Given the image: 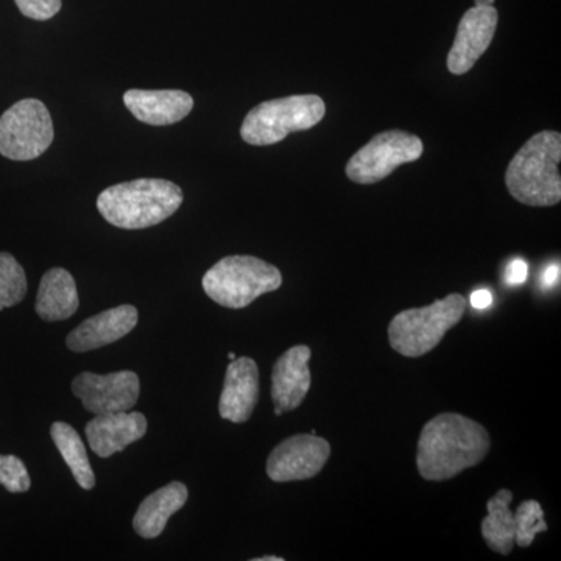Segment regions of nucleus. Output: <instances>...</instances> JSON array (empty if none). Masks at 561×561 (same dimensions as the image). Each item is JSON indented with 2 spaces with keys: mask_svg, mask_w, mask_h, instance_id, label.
Returning <instances> with one entry per match:
<instances>
[{
  "mask_svg": "<svg viewBox=\"0 0 561 561\" xmlns=\"http://www.w3.org/2000/svg\"><path fill=\"white\" fill-rule=\"evenodd\" d=\"M490 446L489 432L478 421L459 413H442L421 431L416 468L426 481H448L481 463Z\"/></svg>",
  "mask_w": 561,
  "mask_h": 561,
  "instance_id": "f257e3e1",
  "label": "nucleus"
},
{
  "mask_svg": "<svg viewBox=\"0 0 561 561\" xmlns=\"http://www.w3.org/2000/svg\"><path fill=\"white\" fill-rule=\"evenodd\" d=\"M183 191L168 180L140 179L116 184L98 198L103 219L122 230H144L179 210Z\"/></svg>",
  "mask_w": 561,
  "mask_h": 561,
  "instance_id": "f03ea898",
  "label": "nucleus"
},
{
  "mask_svg": "<svg viewBox=\"0 0 561 561\" xmlns=\"http://www.w3.org/2000/svg\"><path fill=\"white\" fill-rule=\"evenodd\" d=\"M561 135L541 131L513 157L505 172V184L516 202L535 208L556 206L561 201Z\"/></svg>",
  "mask_w": 561,
  "mask_h": 561,
  "instance_id": "7ed1b4c3",
  "label": "nucleus"
},
{
  "mask_svg": "<svg viewBox=\"0 0 561 561\" xmlns=\"http://www.w3.org/2000/svg\"><path fill=\"white\" fill-rule=\"evenodd\" d=\"M203 290L210 300L228 309H243L283 286L275 265L254 256H227L205 273Z\"/></svg>",
  "mask_w": 561,
  "mask_h": 561,
  "instance_id": "20e7f679",
  "label": "nucleus"
},
{
  "mask_svg": "<svg viewBox=\"0 0 561 561\" xmlns=\"http://www.w3.org/2000/svg\"><path fill=\"white\" fill-rule=\"evenodd\" d=\"M467 306L463 295L449 294L424 308L398 313L389 327L391 348L412 359L431 353L445 339L446 332L460 323Z\"/></svg>",
  "mask_w": 561,
  "mask_h": 561,
  "instance_id": "39448f33",
  "label": "nucleus"
},
{
  "mask_svg": "<svg viewBox=\"0 0 561 561\" xmlns=\"http://www.w3.org/2000/svg\"><path fill=\"white\" fill-rule=\"evenodd\" d=\"M327 114V103L316 94L290 95L262 102L247 114L242 139L250 146H272L290 133L311 130Z\"/></svg>",
  "mask_w": 561,
  "mask_h": 561,
  "instance_id": "423d86ee",
  "label": "nucleus"
},
{
  "mask_svg": "<svg viewBox=\"0 0 561 561\" xmlns=\"http://www.w3.org/2000/svg\"><path fill=\"white\" fill-rule=\"evenodd\" d=\"M49 110L36 99L14 103L0 116V154L13 161L41 157L54 142Z\"/></svg>",
  "mask_w": 561,
  "mask_h": 561,
  "instance_id": "0eeeda50",
  "label": "nucleus"
},
{
  "mask_svg": "<svg viewBox=\"0 0 561 561\" xmlns=\"http://www.w3.org/2000/svg\"><path fill=\"white\" fill-rule=\"evenodd\" d=\"M421 154L423 142L419 136L402 130L382 131L351 157L346 176L357 184L379 183L400 165L419 161Z\"/></svg>",
  "mask_w": 561,
  "mask_h": 561,
  "instance_id": "6e6552de",
  "label": "nucleus"
},
{
  "mask_svg": "<svg viewBox=\"0 0 561 561\" xmlns=\"http://www.w3.org/2000/svg\"><path fill=\"white\" fill-rule=\"evenodd\" d=\"M72 391L84 409L94 415L128 412L139 400V376L135 371H117L110 375L84 371L73 379Z\"/></svg>",
  "mask_w": 561,
  "mask_h": 561,
  "instance_id": "1a4fd4ad",
  "label": "nucleus"
},
{
  "mask_svg": "<svg viewBox=\"0 0 561 561\" xmlns=\"http://www.w3.org/2000/svg\"><path fill=\"white\" fill-rule=\"evenodd\" d=\"M331 456V445L316 434L287 438L273 449L267 460V476L273 482L306 481L323 470Z\"/></svg>",
  "mask_w": 561,
  "mask_h": 561,
  "instance_id": "9d476101",
  "label": "nucleus"
},
{
  "mask_svg": "<svg viewBox=\"0 0 561 561\" xmlns=\"http://www.w3.org/2000/svg\"><path fill=\"white\" fill-rule=\"evenodd\" d=\"M497 10L494 7H472L461 16L453 49L448 54L449 72L463 76L474 68L479 58L489 49L497 27Z\"/></svg>",
  "mask_w": 561,
  "mask_h": 561,
  "instance_id": "9b49d317",
  "label": "nucleus"
},
{
  "mask_svg": "<svg viewBox=\"0 0 561 561\" xmlns=\"http://www.w3.org/2000/svg\"><path fill=\"white\" fill-rule=\"evenodd\" d=\"M311 348L306 345L287 350L273 365L272 400L275 408L291 412L300 408L311 389Z\"/></svg>",
  "mask_w": 561,
  "mask_h": 561,
  "instance_id": "f8f14e48",
  "label": "nucleus"
},
{
  "mask_svg": "<svg viewBox=\"0 0 561 561\" xmlns=\"http://www.w3.org/2000/svg\"><path fill=\"white\" fill-rule=\"evenodd\" d=\"M260 400V368L250 357L231 360L219 401L221 419L245 423Z\"/></svg>",
  "mask_w": 561,
  "mask_h": 561,
  "instance_id": "ddd939ff",
  "label": "nucleus"
},
{
  "mask_svg": "<svg viewBox=\"0 0 561 561\" xmlns=\"http://www.w3.org/2000/svg\"><path fill=\"white\" fill-rule=\"evenodd\" d=\"M138 320L139 313L135 306H117L84 320L79 328L70 332L66 343L68 348L76 353L102 348L130 334Z\"/></svg>",
  "mask_w": 561,
  "mask_h": 561,
  "instance_id": "4468645a",
  "label": "nucleus"
},
{
  "mask_svg": "<svg viewBox=\"0 0 561 561\" xmlns=\"http://www.w3.org/2000/svg\"><path fill=\"white\" fill-rule=\"evenodd\" d=\"M147 432V420L139 412H116L95 415L87 424V438L92 451L102 459L124 451Z\"/></svg>",
  "mask_w": 561,
  "mask_h": 561,
  "instance_id": "2eb2a0df",
  "label": "nucleus"
},
{
  "mask_svg": "<svg viewBox=\"0 0 561 561\" xmlns=\"http://www.w3.org/2000/svg\"><path fill=\"white\" fill-rule=\"evenodd\" d=\"M124 102L136 119L153 127L176 124L194 108V99L180 90H130L125 92Z\"/></svg>",
  "mask_w": 561,
  "mask_h": 561,
  "instance_id": "dca6fc26",
  "label": "nucleus"
},
{
  "mask_svg": "<svg viewBox=\"0 0 561 561\" xmlns=\"http://www.w3.org/2000/svg\"><path fill=\"white\" fill-rule=\"evenodd\" d=\"M187 496H190V491L181 482L169 483L151 493L139 505L135 519H133L136 534L147 540L160 537L172 515H175L186 504Z\"/></svg>",
  "mask_w": 561,
  "mask_h": 561,
  "instance_id": "f3484780",
  "label": "nucleus"
},
{
  "mask_svg": "<svg viewBox=\"0 0 561 561\" xmlns=\"http://www.w3.org/2000/svg\"><path fill=\"white\" fill-rule=\"evenodd\" d=\"M80 298L76 280L65 268H50L43 276L36 297V313L46 321L70 319L79 311Z\"/></svg>",
  "mask_w": 561,
  "mask_h": 561,
  "instance_id": "a211bd4d",
  "label": "nucleus"
},
{
  "mask_svg": "<svg viewBox=\"0 0 561 561\" xmlns=\"http://www.w3.org/2000/svg\"><path fill=\"white\" fill-rule=\"evenodd\" d=\"M513 493L500 490L486 504L489 515L481 524L482 537L491 551L508 556L515 546V516L511 511Z\"/></svg>",
  "mask_w": 561,
  "mask_h": 561,
  "instance_id": "6ab92c4d",
  "label": "nucleus"
},
{
  "mask_svg": "<svg viewBox=\"0 0 561 561\" xmlns=\"http://www.w3.org/2000/svg\"><path fill=\"white\" fill-rule=\"evenodd\" d=\"M50 435L81 489H94V471H92L87 448H84V443L81 442L79 432L73 430L70 424L58 421V423L51 424Z\"/></svg>",
  "mask_w": 561,
  "mask_h": 561,
  "instance_id": "aec40b11",
  "label": "nucleus"
},
{
  "mask_svg": "<svg viewBox=\"0 0 561 561\" xmlns=\"http://www.w3.org/2000/svg\"><path fill=\"white\" fill-rule=\"evenodd\" d=\"M27 278L20 262L10 253H0V311L24 300Z\"/></svg>",
  "mask_w": 561,
  "mask_h": 561,
  "instance_id": "412c9836",
  "label": "nucleus"
},
{
  "mask_svg": "<svg viewBox=\"0 0 561 561\" xmlns=\"http://www.w3.org/2000/svg\"><path fill=\"white\" fill-rule=\"evenodd\" d=\"M513 516H515V545L519 548H529L538 534L548 530L545 511L538 501L522 502Z\"/></svg>",
  "mask_w": 561,
  "mask_h": 561,
  "instance_id": "4be33fe9",
  "label": "nucleus"
},
{
  "mask_svg": "<svg viewBox=\"0 0 561 561\" xmlns=\"http://www.w3.org/2000/svg\"><path fill=\"white\" fill-rule=\"evenodd\" d=\"M0 485L10 493H25L32 481L24 461L16 456H0Z\"/></svg>",
  "mask_w": 561,
  "mask_h": 561,
  "instance_id": "5701e85b",
  "label": "nucleus"
},
{
  "mask_svg": "<svg viewBox=\"0 0 561 561\" xmlns=\"http://www.w3.org/2000/svg\"><path fill=\"white\" fill-rule=\"evenodd\" d=\"M24 16L35 21H47L61 10V0H16Z\"/></svg>",
  "mask_w": 561,
  "mask_h": 561,
  "instance_id": "b1692460",
  "label": "nucleus"
},
{
  "mask_svg": "<svg viewBox=\"0 0 561 561\" xmlns=\"http://www.w3.org/2000/svg\"><path fill=\"white\" fill-rule=\"evenodd\" d=\"M527 275H529V265L523 260H513L505 268V283L508 286H522L526 283Z\"/></svg>",
  "mask_w": 561,
  "mask_h": 561,
  "instance_id": "393cba45",
  "label": "nucleus"
},
{
  "mask_svg": "<svg viewBox=\"0 0 561 561\" xmlns=\"http://www.w3.org/2000/svg\"><path fill=\"white\" fill-rule=\"evenodd\" d=\"M560 272L561 271L559 262H557V264L548 265V267L545 268V272L541 273L542 289H553V287H556L557 284H559Z\"/></svg>",
  "mask_w": 561,
  "mask_h": 561,
  "instance_id": "a878e982",
  "label": "nucleus"
},
{
  "mask_svg": "<svg viewBox=\"0 0 561 561\" xmlns=\"http://www.w3.org/2000/svg\"><path fill=\"white\" fill-rule=\"evenodd\" d=\"M470 302L472 308L483 311V309L490 308L493 305V294L489 289L472 291Z\"/></svg>",
  "mask_w": 561,
  "mask_h": 561,
  "instance_id": "bb28decb",
  "label": "nucleus"
},
{
  "mask_svg": "<svg viewBox=\"0 0 561 561\" xmlns=\"http://www.w3.org/2000/svg\"><path fill=\"white\" fill-rule=\"evenodd\" d=\"M253 561H284L283 557H260V559H253Z\"/></svg>",
  "mask_w": 561,
  "mask_h": 561,
  "instance_id": "cd10ccee",
  "label": "nucleus"
},
{
  "mask_svg": "<svg viewBox=\"0 0 561 561\" xmlns=\"http://www.w3.org/2000/svg\"><path fill=\"white\" fill-rule=\"evenodd\" d=\"M494 0H476V7H493Z\"/></svg>",
  "mask_w": 561,
  "mask_h": 561,
  "instance_id": "c85d7f7f",
  "label": "nucleus"
},
{
  "mask_svg": "<svg viewBox=\"0 0 561 561\" xmlns=\"http://www.w3.org/2000/svg\"><path fill=\"white\" fill-rule=\"evenodd\" d=\"M283 413H284V412H283V411H280V409H279V408H275V415H276V416H280V415H283Z\"/></svg>",
  "mask_w": 561,
  "mask_h": 561,
  "instance_id": "c756f323",
  "label": "nucleus"
},
{
  "mask_svg": "<svg viewBox=\"0 0 561 561\" xmlns=\"http://www.w3.org/2000/svg\"><path fill=\"white\" fill-rule=\"evenodd\" d=\"M228 357H230V360H234L236 359V354L234 353H230V354H228Z\"/></svg>",
  "mask_w": 561,
  "mask_h": 561,
  "instance_id": "7c9ffc66",
  "label": "nucleus"
}]
</instances>
